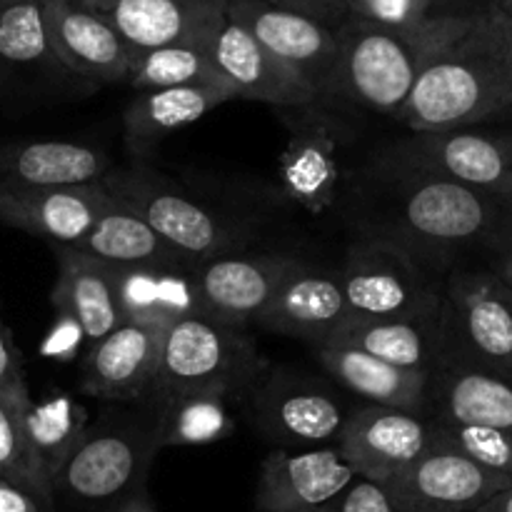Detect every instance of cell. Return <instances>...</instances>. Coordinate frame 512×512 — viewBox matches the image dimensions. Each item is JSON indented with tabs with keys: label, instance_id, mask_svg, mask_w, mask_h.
<instances>
[{
	"label": "cell",
	"instance_id": "18",
	"mask_svg": "<svg viewBox=\"0 0 512 512\" xmlns=\"http://www.w3.org/2000/svg\"><path fill=\"white\" fill-rule=\"evenodd\" d=\"M168 325L123 323L90 345L83 365V393L100 400H145L158 378Z\"/></svg>",
	"mask_w": 512,
	"mask_h": 512
},
{
	"label": "cell",
	"instance_id": "20",
	"mask_svg": "<svg viewBox=\"0 0 512 512\" xmlns=\"http://www.w3.org/2000/svg\"><path fill=\"white\" fill-rule=\"evenodd\" d=\"M135 53L203 40L228 13V0H85Z\"/></svg>",
	"mask_w": 512,
	"mask_h": 512
},
{
	"label": "cell",
	"instance_id": "39",
	"mask_svg": "<svg viewBox=\"0 0 512 512\" xmlns=\"http://www.w3.org/2000/svg\"><path fill=\"white\" fill-rule=\"evenodd\" d=\"M0 512H43L28 490L0 478Z\"/></svg>",
	"mask_w": 512,
	"mask_h": 512
},
{
	"label": "cell",
	"instance_id": "11",
	"mask_svg": "<svg viewBox=\"0 0 512 512\" xmlns=\"http://www.w3.org/2000/svg\"><path fill=\"white\" fill-rule=\"evenodd\" d=\"M448 335L468 360L512 378V288L493 270H458L445 283Z\"/></svg>",
	"mask_w": 512,
	"mask_h": 512
},
{
	"label": "cell",
	"instance_id": "45",
	"mask_svg": "<svg viewBox=\"0 0 512 512\" xmlns=\"http://www.w3.org/2000/svg\"><path fill=\"white\" fill-rule=\"evenodd\" d=\"M355 3H358V0H335V8H338L340 18H348L350 8H353Z\"/></svg>",
	"mask_w": 512,
	"mask_h": 512
},
{
	"label": "cell",
	"instance_id": "31",
	"mask_svg": "<svg viewBox=\"0 0 512 512\" xmlns=\"http://www.w3.org/2000/svg\"><path fill=\"white\" fill-rule=\"evenodd\" d=\"M220 390H193L163 400L158 405L160 448L175 445H208L223 440L233 428L228 400Z\"/></svg>",
	"mask_w": 512,
	"mask_h": 512
},
{
	"label": "cell",
	"instance_id": "43",
	"mask_svg": "<svg viewBox=\"0 0 512 512\" xmlns=\"http://www.w3.org/2000/svg\"><path fill=\"white\" fill-rule=\"evenodd\" d=\"M490 270H493V273L498 275V278L503 280L508 288H512V250L510 253H503V255H498V258H493Z\"/></svg>",
	"mask_w": 512,
	"mask_h": 512
},
{
	"label": "cell",
	"instance_id": "23",
	"mask_svg": "<svg viewBox=\"0 0 512 512\" xmlns=\"http://www.w3.org/2000/svg\"><path fill=\"white\" fill-rule=\"evenodd\" d=\"M108 165V155L75 140L35 138L0 143V195L95 183L108 173Z\"/></svg>",
	"mask_w": 512,
	"mask_h": 512
},
{
	"label": "cell",
	"instance_id": "15",
	"mask_svg": "<svg viewBox=\"0 0 512 512\" xmlns=\"http://www.w3.org/2000/svg\"><path fill=\"white\" fill-rule=\"evenodd\" d=\"M435 443V425L413 410L365 405L348 415L338 438L340 453L360 478L388 485Z\"/></svg>",
	"mask_w": 512,
	"mask_h": 512
},
{
	"label": "cell",
	"instance_id": "40",
	"mask_svg": "<svg viewBox=\"0 0 512 512\" xmlns=\"http://www.w3.org/2000/svg\"><path fill=\"white\" fill-rule=\"evenodd\" d=\"M268 3L283 5V8L303 10V13L315 15V18L325 20V23H330L333 18H340L338 8H335V0H268Z\"/></svg>",
	"mask_w": 512,
	"mask_h": 512
},
{
	"label": "cell",
	"instance_id": "14",
	"mask_svg": "<svg viewBox=\"0 0 512 512\" xmlns=\"http://www.w3.org/2000/svg\"><path fill=\"white\" fill-rule=\"evenodd\" d=\"M250 393L255 425L283 448H325L348 423L340 400L300 375L260 378Z\"/></svg>",
	"mask_w": 512,
	"mask_h": 512
},
{
	"label": "cell",
	"instance_id": "13",
	"mask_svg": "<svg viewBox=\"0 0 512 512\" xmlns=\"http://www.w3.org/2000/svg\"><path fill=\"white\" fill-rule=\"evenodd\" d=\"M288 255H218L193 268L200 315L228 325L260 320L290 275L303 268Z\"/></svg>",
	"mask_w": 512,
	"mask_h": 512
},
{
	"label": "cell",
	"instance_id": "25",
	"mask_svg": "<svg viewBox=\"0 0 512 512\" xmlns=\"http://www.w3.org/2000/svg\"><path fill=\"white\" fill-rule=\"evenodd\" d=\"M325 115L288 120L290 143L280 158V188L293 203L318 215L333 205L340 183L338 138Z\"/></svg>",
	"mask_w": 512,
	"mask_h": 512
},
{
	"label": "cell",
	"instance_id": "30",
	"mask_svg": "<svg viewBox=\"0 0 512 512\" xmlns=\"http://www.w3.org/2000/svg\"><path fill=\"white\" fill-rule=\"evenodd\" d=\"M88 258L100 260L113 268H155V270H188L193 265L180 258L145 220L133 210L113 205L100 215L98 223L88 230L80 243L65 245Z\"/></svg>",
	"mask_w": 512,
	"mask_h": 512
},
{
	"label": "cell",
	"instance_id": "36",
	"mask_svg": "<svg viewBox=\"0 0 512 512\" xmlns=\"http://www.w3.org/2000/svg\"><path fill=\"white\" fill-rule=\"evenodd\" d=\"M0 400L18 415L23 423V415L28 413L33 398H30L28 380L23 373V360H20V350L15 345L13 333L5 325L3 315H0Z\"/></svg>",
	"mask_w": 512,
	"mask_h": 512
},
{
	"label": "cell",
	"instance_id": "42",
	"mask_svg": "<svg viewBox=\"0 0 512 512\" xmlns=\"http://www.w3.org/2000/svg\"><path fill=\"white\" fill-rule=\"evenodd\" d=\"M115 512H158V510H155V505L150 503L148 493H145V490H140V493H135L133 498L125 500V503L120 505Z\"/></svg>",
	"mask_w": 512,
	"mask_h": 512
},
{
	"label": "cell",
	"instance_id": "17",
	"mask_svg": "<svg viewBox=\"0 0 512 512\" xmlns=\"http://www.w3.org/2000/svg\"><path fill=\"white\" fill-rule=\"evenodd\" d=\"M48 38L60 63L88 83H128L138 53L85 0H45Z\"/></svg>",
	"mask_w": 512,
	"mask_h": 512
},
{
	"label": "cell",
	"instance_id": "21",
	"mask_svg": "<svg viewBox=\"0 0 512 512\" xmlns=\"http://www.w3.org/2000/svg\"><path fill=\"white\" fill-rule=\"evenodd\" d=\"M275 333L328 345L353 323L338 273H325L303 265L280 288L270 308L258 320Z\"/></svg>",
	"mask_w": 512,
	"mask_h": 512
},
{
	"label": "cell",
	"instance_id": "38",
	"mask_svg": "<svg viewBox=\"0 0 512 512\" xmlns=\"http://www.w3.org/2000/svg\"><path fill=\"white\" fill-rule=\"evenodd\" d=\"M330 512H403L393 493L383 483L368 478H355V483L340 495Z\"/></svg>",
	"mask_w": 512,
	"mask_h": 512
},
{
	"label": "cell",
	"instance_id": "47",
	"mask_svg": "<svg viewBox=\"0 0 512 512\" xmlns=\"http://www.w3.org/2000/svg\"><path fill=\"white\" fill-rule=\"evenodd\" d=\"M0 3H5V0H0Z\"/></svg>",
	"mask_w": 512,
	"mask_h": 512
},
{
	"label": "cell",
	"instance_id": "29",
	"mask_svg": "<svg viewBox=\"0 0 512 512\" xmlns=\"http://www.w3.org/2000/svg\"><path fill=\"white\" fill-rule=\"evenodd\" d=\"M443 313L415 315V318H380L350 323L333 343L363 350L373 358L385 360L405 370H438L445 345Z\"/></svg>",
	"mask_w": 512,
	"mask_h": 512
},
{
	"label": "cell",
	"instance_id": "32",
	"mask_svg": "<svg viewBox=\"0 0 512 512\" xmlns=\"http://www.w3.org/2000/svg\"><path fill=\"white\" fill-rule=\"evenodd\" d=\"M23 433L35 460L55 488L60 468L85 433L83 410L68 395H53L43 403L30 405L23 415Z\"/></svg>",
	"mask_w": 512,
	"mask_h": 512
},
{
	"label": "cell",
	"instance_id": "3",
	"mask_svg": "<svg viewBox=\"0 0 512 512\" xmlns=\"http://www.w3.org/2000/svg\"><path fill=\"white\" fill-rule=\"evenodd\" d=\"M510 110L512 63L455 40L420 70L398 120L413 133H448L510 118Z\"/></svg>",
	"mask_w": 512,
	"mask_h": 512
},
{
	"label": "cell",
	"instance_id": "44",
	"mask_svg": "<svg viewBox=\"0 0 512 512\" xmlns=\"http://www.w3.org/2000/svg\"><path fill=\"white\" fill-rule=\"evenodd\" d=\"M512 10V0H483L480 5V13L488 15H505Z\"/></svg>",
	"mask_w": 512,
	"mask_h": 512
},
{
	"label": "cell",
	"instance_id": "37",
	"mask_svg": "<svg viewBox=\"0 0 512 512\" xmlns=\"http://www.w3.org/2000/svg\"><path fill=\"white\" fill-rule=\"evenodd\" d=\"M430 0H358L350 8V15L378 20L395 28H418L430 18Z\"/></svg>",
	"mask_w": 512,
	"mask_h": 512
},
{
	"label": "cell",
	"instance_id": "34",
	"mask_svg": "<svg viewBox=\"0 0 512 512\" xmlns=\"http://www.w3.org/2000/svg\"><path fill=\"white\" fill-rule=\"evenodd\" d=\"M0 478L28 490L38 500L43 512H55L53 483L35 460L33 450L25 440L23 423L3 400H0Z\"/></svg>",
	"mask_w": 512,
	"mask_h": 512
},
{
	"label": "cell",
	"instance_id": "7",
	"mask_svg": "<svg viewBox=\"0 0 512 512\" xmlns=\"http://www.w3.org/2000/svg\"><path fill=\"white\" fill-rule=\"evenodd\" d=\"M353 323L443 313L440 298L418 258L390 238H375L350 250L338 270Z\"/></svg>",
	"mask_w": 512,
	"mask_h": 512
},
{
	"label": "cell",
	"instance_id": "35",
	"mask_svg": "<svg viewBox=\"0 0 512 512\" xmlns=\"http://www.w3.org/2000/svg\"><path fill=\"white\" fill-rule=\"evenodd\" d=\"M438 438L455 445L485 468L512 475V430L470 428V425L433 423Z\"/></svg>",
	"mask_w": 512,
	"mask_h": 512
},
{
	"label": "cell",
	"instance_id": "27",
	"mask_svg": "<svg viewBox=\"0 0 512 512\" xmlns=\"http://www.w3.org/2000/svg\"><path fill=\"white\" fill-rule=\"evenodd\" d=\"M315 353L335 383L368 400V405L420 413V408L428 403L430 380H433V373L428 370L398 368L345 345H320Z\"/></svg>",
	"mask_w": 512,
	"mask_h": 512
},
{
	"label": "cell",
	"instance_id": "4",
	"mask_svg": "<svg viewBox=\"0 0 512 512\" xmlns=\"http://www.w3.org/2000/svg\"><path fill=\"white\" fill-rule=\"evenodd\" d=\"M160 450L158 413L110 415L85 428L83 438L55 478V493L90 510L115 512L145 490V478Z\"/></svg>",
	"mask_w": 512,
	"mask_h": 512
},
{
	"label": "cell",
	"instance_id": "26",
	"mask_svg": "<svg viewBox=\"0 0 512 512\" xmlns=\"http://www.w3.org/2000/svg\"><path fill=\"white\" fill-rule=\"evenodd\" d=\"M430 395L438 400V423L512 430L510 375L473 360H448L440 373L433 370Z\"/></svg>",
	"mask_w": 512,
	"mask_h": 512
},
{
	"label": "cell",
	"instance_id": "22",
	"mask_svg": "<svg viewBox=\"0 0 512 512\" xmlns=\"http://www.w3.org/2000/svg\"><path fill=\"white\" fill-rule=\"evenodd\" d=\"M55 255L58 280L50 298L60 318H68L90 348L123 325L118 270L65 245H55Z\"/></svg>",
	"mask_w": 512,
	"mask_h": 512
},
{
	"label": "cell",
	"instance_id": "41",
	"mask_svg": "<svg viewBox=\"0 0 512 512\" xmlns=\"http://www.w3.org/2000/svg\"><path fill=\"white\" fill-rule=\"evenodd\" d=\"M475 512H512V485L510 488L500 490L498 495H493L488 503L480 505Z\"/></svg>",
	"mask_w": 512,
	"mask_h": 512
},
{
	"label": "cell",
	"instance_id": "10",
	"mask_svg": "<svg viewBox=\"0 0 512 512\" xmlns=\"http://www.w3.org/2000/svg\"><path fill=\"white\" fill-rule=\"evenodd\" d=\"M510 485L512 475L485 468L435 433V443L385 488L403 512H475Z\"/></svg>",
	"mask_w": 512,
	"mask_h": 512
},
{
	"label": "cell",
	"instance_id": "33",
	"mask_svg": "<svg viewBox=\"0 0 512 512\" xmlns=\"http://www.w3.org/2000/svg\"><path fill=\"white\" fill-rule=\"evenodd\" d=\"M128 85L138 90V93H143V90L180 88V85L228 83H225V78L215 68L213 58H210L208 38H203L138 53Z\"/></svg>",
	"mask_w": 512,
	"mask_h": 512
},
{
	"label": "cell",
	"instance_id": "9",
	"mask_svg": "<svg viewBox=\"0 0 512 512\" xmlns=\"http://www.w3.org/2000/svg\"><path fill=\"white\" fill-rule=\"evenodd\" d=\"M228 15L293 68L318 98L338 93V25L268 0H228Z\"/></svg>",
	"mask_w": 512,
	"mask_h": 512
},
{
	"label": "cell",
	"instance_id": "1",
	"mask_svg": "<svg viewBox=\"0 0 512 512\" xmlns=\"http://www.w3.org/2000/svg\"><path fill=\"white\" fill-rule=\"evenodd\" d=\"M463 30L465 13L430 15L418 28L348 15L338 23V93L398 118L425 63L453 48Z\"/></svg>",
	"mask_w": 512,
	"mask_h": 512
},
{
	"label": "cell",
	"instance_id": "24",
	"mask_svg": "<svg viewBox=\"0 0 512 512\" xmlns=\"http://www.w3.org/2000/svg\"><path fill=\"white\" fill-rule=\"evenodd\" d=\"M75 78L58 60L45 25V0L0 3V93Z\"/></svg>",
	"mask_w": 512,
	"mask_h": 512
},
{
	"label": "cell",
	"instance_id": "46",
	"mask_svg": "<svg viewBox=\"0 0 512 512\" xmlns=\"http://www.w3.org/2000/svg\"><path fill=\"white\" fill-rule=\"evenodd\" d=\"M510 120H512V110H510Z\"/></svg>",
	"mask_w": 512,
	"mask_h": 512
},
{
	"label": "cell",
	"instance_id": "12",
	"mask_svg": "<svg viewBox=\"0 0 512 512\" xmlns=\"http://www.w3.org/2000/svg\"><path fill=\"white\" fill-rule=\"evenodd\" d=\"M360 478L338 445L278 448L263 460L255 488L258 512H330Z\"/></svg>",
	"mask_w": 512,
	"mask_h": 512
},
{
	"label": "cell",
	"instance_id": "16",
	"mask_svg": "<svg viewBox=\"0 0 512 512\" xmlns=\"http://www.w3.org/2000/svg\"><path fill=\"white\" fill-rule=\"evenodd\" d=\"M208 50L215 68L238 98L260 100L278 108H308L320 100L293 68L275 58L228 13L208 33Z\"/></svg>",
	"mask_w": 512,
	"mask_h": 512
},
{
	"label": "cell",
	"instance_id": "2",
	"mask_svg": "<svg viewBox=\"0 0 512 512\" xmlns=\"http://www.w3.org/2000/svg\"><path fill=\"white\" fill-rule=\"evenodd\" d=\"M403 178L398 223L408 250H488L493 258L512 250V198L468 188L430 175Z\"/></svg>",
	"mask_w": 512,
	"mask_h": 512
},
{
	"label": "cell",
	"instance_id": "8",
	"mask_svg": "<svg viewBox=\"0 0 512 512\" xmlns=\"http://www.w3.org/2000/svg\"><path fill=\"white\" fill-rule=\"evenodd\" d=\"M388 163L393 173L430 175L512 198V128L415 133L395 145Z\"/></svg>",
	"mask_w": 512,
	"mask_h": 512
},
{
	"label": "cell",
	"instance_id": "19",
	"mask_svg": "<svg viewBox=\"0 0 512 512\" xmlns=\"http://www.w3.org/2000/svg\"><path fill=\"white\" fill-rule=\"evenodd\" d=\"M113 205L103 180L0 195V223L53 245H75Z\"/></svg>",
	"mask_w": 512,
	"mask_h": 512
},
{
	"label": "cell",
	"instance_id": "6",
	"mask_svg": "<svg viewBox=\"0 0 512 512\" xmlns=\"http://www.w3.org/2000/svg\"><path fill=\"white\" fill-rule=\"evenodd\" d=\"M100 180L120 205L145 220L193 268L218 255H228L238 245L235 233L218 215L180 193L165 175L135 165L105 173Z\"/></svg>",
	"mask_w": 512,
	"mask_h": 512
},
{
	"label": "cell",
	"instance_id": "5",
	"mask_svg": "<svg viewBox=\"0 0 512 512\" xmlns=\"http://www.w3.org/2000/svg\"><path fill=\"white\" fill-rule=\"evenodd\" d=\"M263 358L253 340L235 325L220 323L208 315L178 318L165 328L158 378L150 400H163L193 390H220L243 395L263 378Z\"/></svg>",
	"mask_w": 512,
	"mask_h": 512
},
{
	"label": "cell",
	"instance_id": "28",
	"mask_svg": "<svg viewBox=\"0 0 512 512\" xmlns=\"http://www.w3.org/2000/svg\"><path fill=\"white\" fill-rule=\"evenodd\" d=\"M235 98L238 95L228 85H180V88L143 90L130 100L123 115L128 148L135 155L150 153L155 145L183 130L185 125L198 123L210 110Z\"/></svg>",
	"mask_w": 512,
	"mask_h": 512
}]
</instances>
